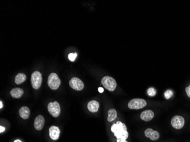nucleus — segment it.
<instances>
[{
    "label": "nucleus",
    "instance_id": "f257e3e1",
    "mask_svg": "<svg viewBox=\"0 0 190 142\" xmlns=\"http://www.w3.org/2000/svg\"><path fill=\"white\" fill-rule=\"evenodd\" d=\"M111 131L114 133V135L117 137V139L126 140L129 136L126 126L120 121H117L116 124L112 126Z\"/></svg>",
    "mask_w": 190,
    "mask_h": 142
},
{
    "label": "nucleus",
    "instance_id": "f03ea898",
    "mask_svg": "<svg viewBox=\"0 0 190 142\" xmlns=\"http://www.w3.org/2000/svg\"><path fill=\"white\" fill-rule=\"evenodd\" d=\"M102 84L104 87L110 92H113L117 87L116 80L110 76H105L102 80Z\"/></svg>",
    "mask_w": 190,
    "mask_h": 142
},
{
    "label": "nucleus",
    "instance_id": "7ed1b4c3",
    "mask_svg": "<svg viewBox=\"0 0 190 142\" xmlns=\"http://www.w3.org/2000/svg\"><path fill=\"white\" fill-rule=\"evenodd\" d=\"M47 84L48 87L50 88L51 89L56 90L59 87L61 81L58 75L55 73H51L48 78Z\"/></svg>",
    "mask_w": 190,
    "mask_h": 142
},
{
    "label": "nucleus",
    "instance_id": "20e7f679",
    "mask_svg": "<svg viewBox=\"0 0 190 142\" xmlns=\"http://www.w3.org/2000/svg\"><path fill=\"white\" fill-rule=\"evenodd\" d=\"M147 105L146 101L141 98H135L128 103V107L130 109L138 110L144 108Z\"/></svg>",
    "mask_w": 190,
    "mask_h": 142
},
{
    "label": "nucleus",
    "instance_id": "39448f33",
    "mask_svg": "<svg viewBox=\"0 0 190 142\" xmlns=\"http://www.w3.org/2000/svg\"><path fill=\"white\" fill-rule=\"evenodd\" d=\"M31 82L33 88L38 89L41 87L42 82V74L39 71L34 72L31 77Z\"/></svg>",
    "mask_w": 190,
    "mask_h": 142
},
{
    "label": "nucleus",
    "instance_id": "423d86ee",
    "mask_svg": "<svg viewBox=\"0 0 190 142\" xmlns=\"http://www.w3.org/2000/svg\"><path fill=\"white\" fill-rule=\"evenodd\" d=\"M48 111L50 114L54 117H58L60 113V107L59 104L55 101L50 102L47 106Z\"/></svg>",
    "mask_w": 190,
    "mask_h": 142
},
{
    "label": "nucleus",
    "instance_id": "0eeeda50",
    "mask_svg": "<svg viewBox=\"0 0 190 142\" xmlns=\"http://www.w3.org/2000/svg\"><path fill=\"white\" fill-rule=\"evenodd\" d=\"M185 122L184 118L179 115L174 116L171 121L172 126L177 130L182 128L185 125Z\"/></svg>",
    "mask_w": 190,
    "mask_h": 142
},
{
    "label": "nucleus",
    "instance_id": "6e6552de",
    "mask_svg": "<svg viewBox=\"0 0 190 142\" xmlns=\"http://www.w3.org/2000/svg\"><path fill=\"white\" fill-rule=\"evenodd\" d=\"M69 84L71 88L77 91H82L84 87L83 82L80 79L77 78H71L69 82Z\"/></svg>",
    "mask_w": 190,
    "mask_h": 142
},
{
    "label": "nucleus",
    "instance_id": "1a4fd4ad",
    "mask_svg": "<svg viewBox=\"0 0 190 142\" xmlns=\"http://www.w3.org/2000/svg\"><path fill=\"white\" fill-rule=\"evenodd\" d=\"M145 136L148 138H150L152 140H157L159 138V134L157 131H154L152 128H148L145 131Z\"/></svg>",
    "mask_w": 190,
    "mask_h": 142
},
{
    "label": "nucleus",
    "instance_id": "9d476101",
    "mask_svg": "<svg viewBox=\"0 0 190 142\" xmlns=\"http://www.w3.org/2000/svg\"><path fill=\"white\" fill-rule=\"evenodd\" d=\"M45 122L44 117L41 115H38L34 121V128L38 131L41 130L45 125Z\"/></svg>",
    "mask_w": 190,
    "mask_h": 142
},
{
    "label": "nucleus",
    "instance_id": "9b49d317",
    "mask_svg": "<svg viewBox=\"0 0 190 142\" xmlns=\"http://www.w3.org/2000/svg\"><path fill=\"white\" fill-rule=\"evenodd\" d=\"M49 135L51 139L56 140L58 139L60 135V130L55 126H52L49 128Z\"/></svg>",
    "mask_w": 190,
    "mask_h": 142
},
{
    "label": "nucleus",
    "instance_id": "f8f14e48",
    "mask_svg": "<svg viewBox=\"0 0 190 142\" xmlns=\"http://www.w3.org/2000/svg\"><path fill=\"white\" fill-rule=\"evenodd\" d=\"M154 117V113L152 110H145L143 112L141 113L140 117L141 119L144 121L148 122L153 119Z\"/></svg>",
    "mask_w": 190,
    "mask_h": 142
},
{
    "label": "nucleus",
    "instance_id": "ddd939ff",
    "mask_svg": "<svg viewBox=\"0 0 190 142\" xmlns=\"http://www.w3.org/2000/svg\"><path fill=\"white\" fill-rule=\"evenodd\" d=\"M19 114L20 117L23 119H27L28 118L30 115V109L26 106H23L21 107L19 110Z\"/></svg>",
    "mask_w": 190,
    "mask_h": 142
},
{
    "label": "nucleus",
    "instance_id": "4468645a",
    "mask_svg": "<svg viewBox=\"0 0 190 142\" xmlns=\"http://www.w3.org/2000/svg\"><path fill=\"white\" fill-rule=\"evenodd\" d=\"M99 106H100L99 103L98 102V101H95V100L89 102L88 106H87L88 110L92 113L97 112L98 108H99Z\"/></svg>",
    "mask_w": 190,
    "mask_h": 142
},
{
    "label": "nucleus",
    "instance_id": "2eb2a0df",
    "mask_svg": "<svg viewBox=\"0 0 190 142\" xmlns=\"http://www.w3.org/2000/svg\"><path fill=\"white\" fill-rule=\"evenodd\" d=\"M23 90L19 88H15L13 89L11 92L10 94L13 98H19L20 97L22 96L23 94Z\"/></svg>",
    "mask_w": 190,
    "mask_h": 142
},
{
    "label": "nucleus",
    "instance_id": "dca6fc26",
    "mask_svg": "<svg viewBox=\"0 0 190 142\" xmlns=\"http://www.w3.org/2000/svg\"><path fill=\"white\" fill-rule=\"evenodd\" d=\"M26 80V74H18L15 78V83L17 84H20L25 82Z\"/></svg>",
    "mask_w": 190,
    "mask_h": 142
},
{
    "label": "nucleus",
    "instance_id": "f3484780",
    "mask_svg": "<svg viewBox=\"0 0 190 142\" xmlns=\"http://www.w3.org/2000/svg\"><path fill=\"white\" fill-rule=\"evenodd\" d=\"M108 121L109 122L113 121L117 118V111L115 109H110L108 111Z\"/></svg>",
    "mask_w": 190,
    "mask_h": 142
},
{
    "label": "nucleus",
    "instance_id": "a211bd4d",
    "mask_svg": "<svg viewBox=\"0 0 190 142\" xmlns=\"http://www.w3.org/2000/svg\"><path fill=\"white\" fill-rule=\"evenodd\" d=\"M156 90L153 88H150L148 90V94L149 96L153 97L156 94Z\"/></svg>",
    "mask_w": 190,
    "mask_h": 142
},
{
    "label": "nucleus",
    "instance_id": "6ab92c4d",
    "mask_svg": "<svg viewBox=\"0 0 190 142\" xmlns=\"http://www.w3.org/2000/svg\"><path fill=\"white\" fill-rule=\"evenodd\" d=\"M172 96H173V92L172 91V90H170V89L167 90L165 93V97L167 100L171 98Z\"/></svg>",
    "mask_w": 190,
    "mask_h": 142
},
{
    "label": "nucleus",
    "instance_id": "aec40b11",
    "mask_svg": "<svg viewBox=\"0 0 190 142\" xmlns=\"http://www.w3.org/2000/svg\"><path fill=\"white\" fill-rule=\"evenodd\" d=\"M77 55H78V54L76 52L70 53V54L68 55V59L71 61H74L75 60L77 57Z\"/></svg>",
    "mask_w": 190,
    "mask_h": 142
},
{
    "label": "nucleus",
    "instance_id": "412c9836",
    "mask_svg": "<svg viewBox=\"0 0 190 142\" xmlns=\"http://www.w3.org/2000/svg\"><path fill=\"white\" fill-rule=\"evenodd\" d=\"M185 92L187 93V94L188 97L190 98V85L188 87L185 88Z\"/></svg>",
    "mask_w": 190,
    "mask_h": 142
},
{
    "label": "nucleus",
    "instance_id": "4be33fe9",
    "mask_svg": "<svg viewBox=\"0 0 190 142\" xmlns=\"http://www.w3.org/2000/svg\"><path fill=\"white\" fill-rule=\"evenodd\" d=\"M5 128L4 127H3V126H0V133H3V132L5 131Z\"/></svg>",
    "mask_w": 190,
    "mask_h": 142
},
{
    "label": "nucleus",
    "instance_id": "5701e85b",
    "mask_svg": "<svg viewBox=\"0 0 190 142\" xmlns=\"http://www.w3.org/2000/svg\"><path fill=\"white\" fill-rule=\"evenodd\" d=\"M98 92H100V93H102V92H104V89L102 87L98 88Z\"/></svg>",
    "mask_w": 190,
    "mask_h": 142
},
{
    "label": "nucleus",
    "instance_id": "b1692460",
    "mask_svg": "<svg viewBox=\"0 0 190 142\" xmlns=\"http://www.w3.org/2000/svg\"><path fill=\"white\" fill-rule=\"evenodd\" d=\"M117 142H128L126 140H120V139H117Z\"/></svg>",
    "mask_w": 190,
    "mask_h": 142
},
{
    "label": "nucleus",
    "instance_id": "393cba45",
    "mask_svg": "<svg viewBox=\"0 0 190 142\" xmlns=\"http://www.w3.org/2000/svg\"><path fill=\"white\" fill-rule=\"evenodd\" d=\"M3 107V104H2V102L0 101V109H2Z\"/></svg>",
    "mask_w": 190,
    "mask_h": 142
},
{
    "label": "nucleus",
    "instance_id": "a878e982",
    "mask_svg": "<svg viewBox=\"0 0 190 142\" xmlns=\"http://www.w3.org/2000/svg\"><path fill=\"white\" fill-rule=\"evenodd\" d=\"M14 142H22V141L20 140L19 139H17V140H15Z\"/></svg>",
    "mask_w": 190,
    "mask_h": 142
}]
</instances>
